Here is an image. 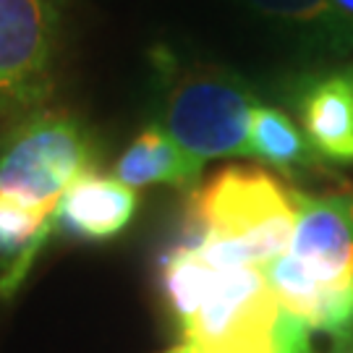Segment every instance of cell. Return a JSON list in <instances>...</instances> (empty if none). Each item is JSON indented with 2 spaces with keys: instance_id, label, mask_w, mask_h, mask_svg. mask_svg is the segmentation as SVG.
<instances>
[{
  "instance_id": "6da1fadb",
  "label": "cell",
  "mask_w": 353,
  "mask_h": 353,
  "mask_svg": "<svg viewBox=\"0 0 353 353\" xmlns=\"http://www.w3.org/2000/svg\"><path fill=\"white\" fill-rule=\"evenodd\" d=\"M296 228L285 254L265 267L283 309L341 345L353 343V196L293 191Z\"/></svg>"
},
{
  "instance_id": "7a4b0ae2",
  "label": "cell",
  "mask_w": 353,
  "mask_h": 353,
  "mask_svg": "<svg viewBox=\"0 0 353 353\" xmlns=\"http://www.w3.org/2000/svg\"><path fill=\"white\" fill-rule=\"evenodd\" d=\"M293 228V189L262 168L228 165L194 189L181 241L212 267H267L288 252Z\"/></svg>"
},
{
  "instance_id": "3957f363",
  "label": "cell",
  "mask_w": 353,
  "mask_h": 353,
  "mask_svg": "<svg viewBox=\"0 0 353 353\" xmlns=\"http://www.w3.org/2000/svg\"><path fill=\"white\" fill-rule=\"evenodd\" d=\"M183 343L207 353H312V330L285 312L265 267H212L202 303L178 325Z\"/></svg>"
},
{
  "instance_id": "277c9868",
  "label": "cell",
  "mask_w": 353,
  "mask_h": 353,
  "mask_svg": "<svg viewBox=\"0 0 353 353\" xmlns=\"http://www.w3.org/2000/svg\"><path fill=\"white\" fill-rule=\"evenodd\" d=\"M94 141L68 113H37L0 147V194L52 217L68 186L92 173Z\"/></svg>"
},
{
  "instance_id": "5b68a950",
  "label": "cell",
  "mask_w": 353,
  "mask_h": 353,
  "mask_svg": "<svg viewBox=\"0 0 353 353\" xmlns=\"http://www.w3.org/2000/svg\"><path fill=\"white\" fill-rule=\"evenodd\" d=\"M259 102L241 79L223 71H191L170 89L165 131L194 160L249 157V126Z\"/></svg>"
},
{
  "instance_id": "8992f818",
  "label": "cell",
  "mask_w": 353,
  "mask_h": 353,
  "mask_svg": "<svg viewBox=\"0 0 353 353\" xmlns=\"http://www.w3.org/2000/svg\"><path fill=\"white\" fill-rule=\"evenodd\" d=\"M52 48L50 0H0V108H26L50 92Z\"/></svg>"
},
{
  "instance_id": "52a82bcc",
  "label": "cell",
  "mask_w": 353,
  "mask_h": 353,
  "mask_svg": "<svg viewBox=\"0 0 353 353\" xmlns=\"http://www.w3.org/2000/svg\"><path fill=\"white\" fill-rule=\"evenodd\" d=\"M137 191L113 176L94 170L76 178L52 214V228L84 241H108L118 236L137 214Z\"/></svg>"
},
{
  "instance_id": "ba28073f",
  "label": "cell",
  "mask_w": 353,
  "mask_h": 353,
  "mask_svg": "<svg viewBox=\"0 0 353 353\" xmlns=\"http://www.w3.org/2000/svg\"><path fill=\"white\" fill-rule=\"evenodd\" d=\"M301 126L309 147L332 163H353V71L327 74L301 92Z\"/></svg>"
},
{
  "instance_id": "9c48e42d",
  "label": "cell",
  "mask_w": 353,
  "mask_h": 353,
  "mask_svg": "<svg viewBox=\"0 0 353 353\" xmlns=\"http://www.w3.org/2000/svg\"><path fill=\"white\" fill-rule=\"evenodd\" d=\"M202 165L204 163L194 160L189 152L181 150L163 126H150L118 157L113 178H118L123 186L134 191L141 186H152V183L196 186Z\"/></svg>"
},
{
  "instance_id": "30bf717a",
  "label": "cell",
  "mask_w": 353,
  "mask_h": 353,
  "mask_svg": "<svg viewBox=\"0 0 353 353\" xmlns=\"http://www.w3.org/2000/svg\"><path fill=\"white\" fill-rule=\"evenodd\" d=\"M265 19L299 32L301 37L335 52H353V26L332 0H246Z\"/></svg>"
},
{
  "instance_id": "8fae6325",
  "label": "cell",
  "mask_w": 353,
  "mask_h": 353,
  "mask_svg": "<svg viewBox=\"0 0 353 353\" xmlns=\"http://www.w3.org/2000/svg\"><path fill=\"white\" fill-rule=\"evenodd\" d=\"M306 154L309 141L288 115L270 105L254 108L249 126V157H256L259 163L278 170H293L306 160Z\"/></svg>"
},
{
  "instance_id": "7c38bea8",
  "label": "cell",
  "mask_w": 353,
  "mask_h": 353,
  "mask_svg": "<svg viewBox=\"0 0 353 353\" xmlns=\"http://www.w3.org/2000/svg\"><path fill=\"white\" fill-rule=\"evenodd\" d=\"M332 6H335L338 13H341L343 19L353 26V0H332Z\"/></svg>"
},
{
  "instance_id": "4fadbf2b",
  "label": "cell",
  "mask_w": 353,
  "mask_h": 353,
  "mask_svg": "<svg viewBox=\"0 0 353 353\" xmlns=\"http://www.w3.org/2000/svg\"><path fill=\"white\" fill-rule=\"evenodd\" d=\"M165 353H207V351L196 348V345H191V343H181V345H173V348H168Z\"/></svg>"
},
{
  "instance_id": "5bb4252c",
  "label": "cell",
  "mask_w": 353,
  "mask_h": 353,
  "mask_svg": "<svg viewBox=\"0 0 353 353\" xmlns=\"http://www.w3.org/2000/svg\"><path fill=\"white\" fill-rule=\"evenodd\" d=\"M351 71H353V68H351Z\"/></svg>"
}]
</instances>
